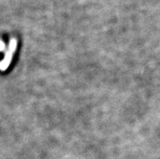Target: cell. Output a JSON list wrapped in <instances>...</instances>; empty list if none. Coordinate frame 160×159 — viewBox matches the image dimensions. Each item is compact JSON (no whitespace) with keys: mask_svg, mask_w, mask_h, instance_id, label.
Returning a JSON list of instances; mask_svg holds the SVG:
<instances>
[{"mask_svg":"<svg viewBox=\"0 0 160 159\" xmlns=\"http://www.w3.org/2000/svg\"><path fill=\"white\" fill-rule=\"evenodd\" d=\"M16 48V41L15 39H12L10 42V46H9V49H8V52L6 54V56L3 60L0 63V69L1 70H5L8 67V65L10 64L12 58V54L14 53L15 50Z\"/></svg>","mask_w":160,"mask_h":159,"instance_id":"cell-1","label":"cell"}]
</instances>
